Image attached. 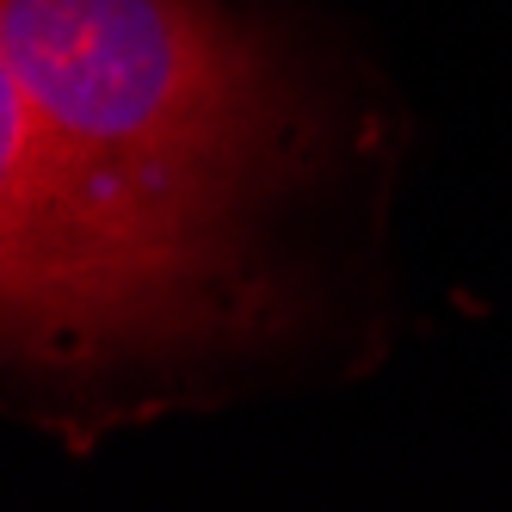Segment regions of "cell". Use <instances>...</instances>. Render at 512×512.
Here are the masks:
<instances>
[{
  "mask_svg": "<svg viewBox=\"0 0 512 512\" xmlns=\"http://www.w3.org/2000/svg\"><path fill=\"white\" fill-rule=\"evenodd\" d=\"M0 50L99 204L229 266L235 210L284 167L290 93L210 0H0Z\"/></svg>",
  "mask_w": 512,
  "mask_h": 512,
  "instance_id": "6da1fadb",
  "label": "cell"
},
{
  "mask_svg": "<svg viewBox=\"0 0 512 512\" xmlns=\"http://www.w3.org/2000/svg\"><path fill=\"white\" fill-rule=\"evenodd\" d=\"M223 272L99 204L0 50V346L112 352L192 334L223 309Z\"/></svg>",
  "mask_w": 512,
  "mask_h": 512,
  "instance_id": "7a4b0ae2",
  "label": "cell"
}]
</instances>
